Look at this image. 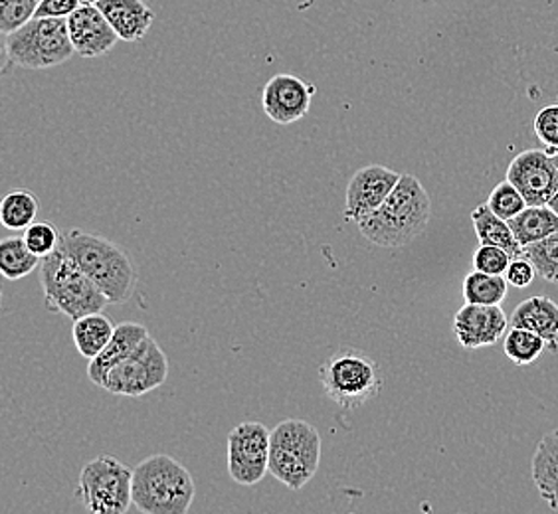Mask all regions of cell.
<instances>
[{"label": "cell", "instance_id": "30bf717a", "mask_svg": "<svg viewBox=\"0 0 558 514\" xmlns=\"http://www.w3.org/2000/svg\"><path fill=\"white\" fill-rule=\"evenodd\" d=\"M269 431L259 421H242L228 433V473L244 487L258 485L269 472Z\"/></svg>", "mask_w": 558, "mask_h": 514}, {"label": "cell", "instance_id": "836d02e7", "mask_svg": "<svg viewBox=\"0 0 558 514\" xmlns=\"http://www.w3.org/2000/svg\"><path fill=\"white\" fill-rule=\"evenodd\" d=\"M82 4H84V0H40L36 16H43V19H68Z\"/></svg>", "mask_w": 558, "mask_h": 514}, {"label": "cell", "instance_id": "52a82bcc", "mask_svg": "<svg viewBox=\"0 0 558 514\" xmlns=\"http://www.w3.org/2000/svg\"><path fill=\"white\" fill-rule=\"evenodd\" d=\"M4 52L9 64L24 70H48L64 64L75 54L68 19L34 16L19 30L7 34Z\"/></svg>", "mask_w": 558, "mask_h": 514}, {"label": "cell", "instance_id": "7a4b0ae2", "mask_svg": "<svg viewBox=\"0 0 558 514\" xmlns=\"http://www.w3.org/2000/svg\"><path fill=\"white\" fill-rule=\"evenodd\" d=\"M60 249H64L94 279V283L104 291L109 303L119 305L131 299L137 283V273L131 257L118 244L80 228H70L62 234Z\"/></svg>", "mask_w": 558, "mask_h": 514}, {"label": "cell", "instance_id": "ba28073f", "mask_svg": "<svg viewBox=\"0 0 558 514\" xmlns=\"http://www.w3.org/2000/svg\"><path fill=\"white\" fill-rule=\"evenodd\" d=\"M75 499L89 513H128L133 504V472L111 455H97L80 473Z\"/></svg>", "mask_w": 558, "mask_h": 514}, {"label": "cell", "instance_id": "8d00e7d4", "mask_svg": "<svg viewBox=\"0 0 558 514\" xmlns=\"http://www.w3.org/2000/svg\"><path fill=\"white\" fill-rule=\"evenodd\" d=\"M553 157H555V161H557V164H558V152H557V155H553Z\"/></svg>", "mask_w": 558, "mask_h": 514}, {"label": "cell", "instance_id": "83f0119b", "mask_svg": "<svg viewBox=\"0 0 558 514\" xmlns=\"http://www.w3.org/2000/svg\"><path fill=\"white\" fill-rule=\"evenodd\" d=\"M487 206L494 210L495 215L501 216L504 220L509 222L511 218L521 215L529 204L523 198V194L519 193L515 184L509 183L505 179L504 183L497 184L492 194H489Z\"/></svg>", "mask_w": 558, "mask_h": 514}, {"label": "cell", "instance_id": "1f68e13d", "mask_svg": "<svg viewBox=\"0 0 558 514\" xmlns=\"http://www.w3.org/2000/svg\"><path fill=\"white\" fill-rule=\"evenodd\" d=\"M535 135L550 155L558 152V103L541 109L535 118Z\"/></svg>", "mask_w": 558, "mask_h": 514}, {"label": "cell", "instance_id": "f1b7e54d", "mask_svg": "<svg viewBox=\"0 0 558 514\" xmlns=\"http://www.w3.org/2000/svg\"><path fill=\"white\" fill-rule=\"evenodd\" d=\"M24 240L28 247L33 249L38 257L52 256L54 252L60 249L62 244V234L58 232V228L50 222H34L24 230Z\"/></svg>", "mask_w": 558, "mask_h": 514}, {"label": "cell", "instance_id": "cb8c5ba5", "mask_svg": "<svg viewBox=\"0 0 558 514\" xmlns=\"http://www.w3.org/2000/svg\"><path fill=\"white\" fill-rule=\"evenodd\" d=\"M40 210V204L36 194L31 191H12L2 198L0 204V222L7 230L14 232H24L28 225L36 222V216Z\"/></svg>", "mask_w": 558, "mask_h": 514}, {"label": "cell", "instance_id": "9a60e30c", "mask_svg": "<svg viewBox=\"0 0 558 514\" xmlns=\"http://www.w3.org/2000/svg\"><path fill=\"white\" fill-rule=\"evenodd\" d=\"M70 40L74 44L75 54L80 58H99L111 52L119 36L109 24L106 14L97 4L84 2L77 11L68 16Z\"/></svg>", "mask_w": 558, "mask_h": 514}, {"label": "cell", "instance_id": "5bb4252c", "mask_svg": "<svg viewBox=\"0 0 558 514\" xmlns=\"http://www.w3.org/2000/svg\"><path fill=\"white\" fill-rule=\"evenodd\" d=\"M509 319L501 305L465 303L453 317V332L463 348H485L499 343L507 334Z\"/></svg>", "mask_w": 558, "mask_h": 514}, {"label": "cell", "instance_id": "3957f363", "mask_svg": "<svg viewBox=\"0 0 558 514\" xmlns=\"http://www.w3.org/2000/svg\"><path fill=\"white\" fill-rule=\"evenodd\" d=\"M194 494L193 475L167 453L150 455L133 469V506L140 513H189Z\"/></svg>", "mask_w": 558, "mask_h": 514}, {"label": "cell", "instance_id": "7c38bea8", "mask_svg": "<svg viewBox=\"0 0 558 514\" xmlns=\"http://www.w3.org/2000/svg\"><path fill=\"white\" fill-rule=\"evenodd\" d=\"M400 176L402 174L383 164H368L359 169L347 186L344 218L356 224L365 216L373 215L387 200L388 194L395 191Z\"/></svg>", "mask_w": 558, "mask_h": 514}, {"label": "cell", "instance_id": "277c9868", "mask_svg": "<svg viewBox=\"0 0 558 514\" xmlns=\"http://www.w3.org/2000/svg\"><path fill=\"white\" fill-rule=\"evenodd\" d=\"M322 463V436L305 419H283L271 429L269 473L291 491L312 481Z\"/></svg>", "mask_w": 558, "mask_h": 514}, {"label": "cell", "instance_id": "5b68a950", "mask_svg": "<svg viewBox=\"0 0 558 514\" xmlns=\"http://www.w3.org/2000/svg\"><path fill=\"white\" fill-rule=\"evenodd\" d=\"M40 283L46 307L50 311L62 313L72 321L89 313H101L109 305L104 291L97 287L94 279L64 249L44 257L40 264Z\"/></svg>", "mask_w": 558, "mask_h": 514}, {"label": "cell", "instance_id": "e575fe53", "mask_svg": "<svg viewBox=\"0 0 558 514\" xmlns=\"http://www.w3.org/2000/svg\"><path fill=\"white\" fill-rule=\"evenodd\" d=\"M548 206H550V208H553V210H555V212H557L558 215V193L555 194V198L550 200V204H548Z\"/></svg>", "mask_w": 558, "mask_h": 514}, {"label": "cell", "instance_id": "8992f818", "mask_svg": "<svg viewBox=\"0 0 558 514\" xmlns=\"http://www.w3.org/2000/svg\"><path fill=\"white\" fill-rule=\"evenodd\" d=\"M317 376L327 397L349 412L373 402L385 386L378 363L356 348H341L329 356Z\"/></svg>", "mask_w": 558, "mask_h": 514}, {"label": "cell", "instance_id": "7402d4cb", "mask_svg": "<svg viewBox=\"0 0 558 514\" xmlns=\"http://www.w3.org/2000/svg\"><path fill=\"white\" fill-rule=\"evenodd\" d=\"M521 247L535 244L558 232V215L550 206H526L521 215L509 220Z\"/></svg>", "mask_w": 558, "mask_h": 514}, {"label": "cell", "instance_id": "ffe728a7", "mask_svg": "<svg viewBox=\"0 0 558 514\" xmlns=\"http://www.w3.org/2000/svg\"><path fill=\"white\" fill-rule=\"evenodd\" d=\"M473 230L480 244L487 246L504 247L511 257L523 256V247L517 242L515 234L511 225L501 216L495 215L494 210L487 206V203L480 204L473 208L472 212Z\"/></svg>", "mask_w": 558, "mask_h": 514}, {"label": "cell", "instance_id": "d4e9b609", "mask_svg": "<svg viewBox=\"0 0 558 514\" xmlns=\"http://www.w3.org/2000/svg\"><path fill=\"white\" fill-rule=\"evenodd\" d=\"M507 287L509 281L505 276H492L473 269L463 279V299L475 305H501V301L507 297Z\"/></svg>", "mask_w": 558, "mask_h": 514}, {"label": "cell", "instance_id": "4fadbf2b", "mask_svg": "<svg viewBox=\"0 0 558 514\" xmlns=\"http://www.w3.org/2000/svg\"><path fill=\"white\" fill-rule=\"evenodd\" d=\"M315 86L298 75L278 74L269 79L262 94V108L274 123L291 125L307 115Z\"/></svg>", "mask_w": 558, "mask_h": 514}, {"label": "cell", "instance_id": "f546056e", "mask_svg": "<svg viewBox=\"0 0 558 514\" xmlns=\"http://www.w3.org/2000/svg\"><path fill=\"white\" fill-rule=\"evenodd\" d=\"M40 0H4L0 2V30L7 34L22 28L26 22L33 21L38 11Z\"/></svg>", "mask_w": 558, "mask_h": 514}, {"label": "cell", "instance_id": "e0dca14e", "mask_svg": "<svg viewBox=\"0 0 558 514\" xmlns=\"http://www.w3.org/2000/svg\"><path fill=\"white\" fill-rule=\"evenodd\" d=\"M96 4L123 42L143 40L155 21V14L143 0H97Z\"/></svg>", "mask_w": 558, "mask_h": 514}, {"label": "cell", "instance_id": "ac0fdd59", "mask_svg": "<svg viewBox=\"0 0 558 514\" xmlns=\"http://www.w3.org/2000/svg\"><path fill=\"white\" fill-rule=\"evenodd\" d=\"M511 327L537 332L547 341L548 351H558V305L548 297H531L517 307Z\"/></svg>", "mask_w": 558, "mask_h": 514}, {"label": "cell", "instance_id": "8fae6325", "mask_svg": "<svg viewBox=\"0 0 558 514\" xmlns=\"http://www.w3.org/2000/svg\"><path fill=\"white\" fill-rule=\"evenodd\" d=\"M507 181L515 184L529 206H548L558 193L557 161L547 150H523L509 164Z\"/></svg>", "mask_w": 558, "mask_h": 514}, {"label": "cell", "instance_id": "6da1fadb", "mask_svg": "<svg viewBox=\"0 0 558 514\" xmlns=\"http://www.w3.org/2000/svg\"><path fill=\"white\" fill-rule=\"evenodd\" d=\"M432 218V200L416 176L402 174L395 191L373 215L359 220V232L380 247L409 246L424 234Z\"/></svg>", "mask_w": 558, "mask_h": 514}, {"label": "cell", "instance_id": "2e32d148", "mask_svg": "<svg viewBox=\"0 0 558 514\" xmlns=\"http://www.w3.org/2000/svg\"><path fill=\"white\" fill-rule=\"evenodd\" d=\"M145 336H149V331L140 322L118 325L108 346L97 354L96 358L89 360V366H87L89 382L96 384L97 388H104L111 368H116L121 360H125L143 343Z\"/></svg>", "mask_w": 558, "mask_h": 514}, {"label": "cell", "instance_id": "9c48e42d", "mask_svg": "<svg viewBox=\"0 0 558 514\" xmlns=\"http://www.w3.org/2000/svg\"><path fill=\"white\" fill-rule=\"evenodd\" d=\"M167 378L169 358L149 334L125 360L111 368L104 390L113 396L140 397L161 388Z\"/></svg>", "mask_w": 558, "mask_h": 514}, {"label": "cell", "instance_id": "d6a6232c", "mask_svg": "<svg viewBox=\"0 0 558 514\" xmlns=\"http://www.w3.org/2000/svg\"><path fill=\"white\" fill-rule=\"evenodd\" d=\"M535 276H537V269L523 256L513 257L509 268L505 271V279L509 281V285H513L517 290H523L526 285H531Z\"/></svg>", "mask_w": 558, "mask_h": 514}, {"label": "cell", "instance_id": "d6986e66", "mask_svg": "<svg viewBox=\"0 0 558 514\" xmlns=\"http://www.w3.org/2000/svg\"><path fill=\"white\" fill-rule=\"evenodd\" d=\"M531 473L543 501L558 511V429L548 431L538 441L531 461Z\"/></svg>", "mask_w": 558, "mask_h": 514}, {"label": "cell", "instance_id": "484cf974", "mask_svg": "<svg viewBox=\"0 0 558 514\" xmlns=\"http://www.w3.org/2000/svg\"><path fill=\"white\" fill-rule=\"evenodd\" d=\"M547 348V341L538 336L537 332L511 327V331L505 334L504 351L513 365H531L538 356H543Z\"/></svg>", "mask_w": 558, "mask_h": 514}, {"label": "cell", "instance_id": "4dcf8cb0", "mask_svg": "<svg viewBox=\"0 0 558 514\" xmlns=\"http://www.w3.org/2000/svg\"><path fill=\"white\" fill-rule=\"evenodd\" d=\"M511 259L513 257H511V254H507L504 247L482 244L473 254V269L484 271V273H492V276H505Z\"/></svg>", "mask_w": 558, "mask_h": 514}, {"label": "cell", "instance_id": "4316f807", "mask_svg": "<svg viewBox=\"0 0 558 514\" xmlns=\"http://www.w3.org/2000/svg\"><path fill=\"white\" fill-rule=\"evenodd\" d=\"M523 257L535 266L538 278L558 283V232L523 247Z\"/></svg>", "mask_w": 558, "mask_h": 514}, {"label": "cell", "instance_id": "74e56055", "mask_svg": "<svg viewBox=\"0 0 558 514\" xmlns=\"http://www.w3.org/2000/svg\"><path fill=\"white\" fill-rule=\"evenodd\" d=\"M0 2H4V0H0Z\"/></svg>", "mask_w": 558, "mask_h": 514}, {"label": "cell", "instance_id": "d590c367", "mask_svg": "<svg viewBox=\"0 0 558 514\" xmlns=\"http://www.w3.org/2000/svg\"><path fill=\"white\" fill-rule=\"evenodd\" d=\"M84 2H89V4H96L97 0H84Z\"/></svg>", "mask_w": 558, "mask_h": 514}, {"label": "cell", "instance_id": "44dd1931", "mask_svg": "<svg viewBox=\"0 0 558 514\" xmlns=\"http://www.w3.org/2000/svg\"><path fill=\"white\" fill-rule=\"evenodd\" d=\"M116 327L118 325H113L104 313H89L75 319L74 329H72L75 351L87 360L96 358L97 354L108 346Z\"/></svg>", "mask_w": 558, "mask_h": 514}, {"label": "cell", "instance_id": "603a6c76", "mask_svg": "<svg viewBox=\"0 0 558 514\" xmlns=\"http://www.w3.org/2000/svg\"><path fill=\"white\" fill-rule=\"evenodd\" d=\"M40 261L43 257L34 254L24 236H9L0 242V273L9 281L31 276Z\"/></svg>", "mask_w": 558, "mask_h": 514}]
</instances>
